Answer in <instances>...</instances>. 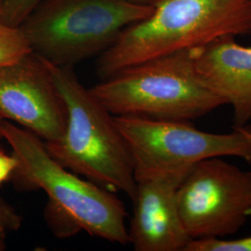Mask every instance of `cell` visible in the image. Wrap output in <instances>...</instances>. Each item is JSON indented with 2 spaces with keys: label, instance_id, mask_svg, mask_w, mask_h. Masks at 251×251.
Returning a JSON list of instances; mask_svg holds the SVG:
<instances>
[{
  "label": "cell",
  "instance_id": "5",
  "mask_svg": "<svg viewBox=\"0 0 251 251\" xmlns=\"http://www.w3.org/2000/svg\"><path fill=\"white\" fill-rule=\"evenodd\" d=\"M152 3L129 0H43L20 25L33 52L59 66L80 63L146 18Z\"/></svg>",
  "mask_w": 251,
  "mask_h": 251
},
{
  "label": "cell",
  "instance_id": "13",
  "mask_svg": "<svg viewBox=\"0 0 251 251\" xmlns=\"http://www.w3.org/2000/svg\"><path fill=\"white\" fill-rule=\"evenodd\" d=\"M184 251H251V236L234 240L222 238L191 240Z\"/></svg>",
  "mask_w": 251,
  "mask_h": 251
},
{
  "label": "cell",
  "instance_id": "12",
  "mask_svg": "<svg viewBox=\"0 0 251 251\" xmlns=\"http://www.w3.org/2000/svg\"><path fill=\"white\" fill-rule=\"evenodd\" d=\"M43 0H1L0 13L3 21L9 25L20 27Z\"/></svg>",
  "mask_w": 251,
  "mask_h": 251
},
{
  "label": "cell",
  "instance_id": "6",
  "mask_svg": "<svg viewBox=\"0 0 251 251\" xmlns=\"http://www.w3.org/2000/svg\"><path fill=\"white\" fill-rule=\"evenodd\" d=\"M128 150L136 182L157 174L189 171L198 162L236 156L251 163L246 126L228 134L202 131L188 121L114 116Z\"/></svg>",
  "mask_w": 251,
  "mask_h": 251
},
{
  "label": "cell",
  "instance_id": "2",
  "mask_svg": "<svg viewBox=\"0 0 251 251\" xmlns=\"http://www.w3.org/2000/svg\"><path fill=\"white\" fill-rule=\"evenodd\" d=\"M1 132L18 160L11 179L19 188L43 190L49 198L45 213L109 242L129 243L125 206L114 192L64 168L45 143L25 128L3 120Z\"/></svg>",
  "mask_w": 251,
  "mask_h": 251
},
{
  "label": "cell",
  "instance_id": "8",
  "mask_svg": "<svg viewBox=\"0 0 251 251\" xmlns=\"http://www.w3.org/2000/svg\"><path fill=\"white\" fill-rule=\"evenodd\" d=\"M0 117L44 143L62 137L67 120L65 104L45 60L35 52L0 66Z\"/></svg>",
  "mask_w": 251,
  "mask_h": 251
},
{
  "label": "cell",
  "instance_id": "15",
  "mask_svg": "<svg viewBox=\"0 0 251 251\" xmlns=\"http://www.w3.org/2000/svg\"><path fill=\"white\" fill-rule=\"evenodd\" d=\"M17 166L18 160L13 153L9 154L3 150H0V185L11 179Z\"/></svg>",
  "mask_w": 251,
  "mask_h": 251
},
{
  "label": "cell",
  "instance_id": "7",
  "mask_svg": "<svg viewBox=\"0 0 251 251\" xmlns=\"http://www.w3.org/2000/svg\"><path fill=\"white\" fill-rule=\"evenodd\" d=\"M178 206L192 240L237 233L251 212V171L221 156L198 162L178 189Z\"/></svg>",
  "mask_w": 251,
  "mask_h": 251
},
{
  "label": "cell",
  "instance_id": "17",
  "mask_svg": "<svg viewBox=\"0 0 251 251\" xmlns=\"http://www.w3.org/2000/svg\"><path fill=\"white\" fill-rule=\"evenodd\" d=\"M246 130H247V135H248V138L250 139L251 143V128H247L246 127Z\"/></svg>",
  "mask_w": 251,
  "mask_h": 251
},
{
  "label": "cell",
  "instance_id": "4",
  "mask_svg": "<svg viewBox=\"0 0 251 251\" xmlns=\"http://www.w3.org/2000/svg\"><path fill=\"white\" fill-rule=\"evenodd\" d=\"M89 90L113 116L191 122L225 105L199 79L191 49L128 66Z\"/></svg>",
  "mask_w": 251,
  "mask_h": 251
},
{
  "label": "cell",
  "instance_id": "3",
  "mask_svg": "<svg viewBox=\"0 0 251 251\" xmlns=\"http://www.w3.org/2000/svg\"><path fill=\"white\" fill-rule=\"evenodd\" d=\"M45 62L67 114L62 137L45 143L48 152L64 168L132 200L137 188L132 162L114 116L83 87L69 66Z\"/></svg>",
  "mask_w": 251,
  "mask_h": 251
},
{
  "label": "cell",
  "instance_id": "16",
  "mask_svg": "<svg viewBox=\"0 0 251 251\" xmlns=\"http://www.w3.org/2000/svg\"><path fill=\"white\" fill-rule=\"evenodd\" d=\"M132 2H136V3H142V4H150L152 3L154 0H129Z\"/></svg>",
  "mask_w": 251,
  "mask_h": 251
},
{
  "label": "cell",
  "instance_id": "10",
  "mask_svg": "<svg viewBox=\"0 0 251 251\" xmlns=\"http://www.w3.org/2000/svg\"><path fill=\"white\" fill-rule=\"evenodd\" d=\"M199 79L217 97L233 108V127L251 120V48L234 36H223L191 49Z\"/></svg>",
  "mask_w": 251,
  "mask_h": 251
},
{
  "label": "cell",
  "instance_id": "18",
  "mask_svg": "<svg viewBox=\"0 0 251 251\" xmlns=\"http://www.w3.org/2000/svg\"><path fill=\"white\" fill-rule=\"evenodd\" d=\"M3 118L0 117V141L3 139V136H2V132H1V126H2V122H3Z\"/></svg>",
  "mask_w": 251,
  "mask_h": 251
},
{
  "label": "cell",
  "instance_id": "11",
  "mask_svg": "<svg viewBox=\"0 0 251 251\" xmlns=\"http://www.w3.org/2000/svg\"><path fill=\"white\" fill-rule=\"evenodd\" d=\"M31 51L20 27L6 24L0 13V66L15 63Z\"/></svg>",
  "mask_w": 251,
  "mask_h": 251
},
{
  "label": "cell",
  "instance_id": "9",
  "mask_svg": "<svg viewBox=\"0 0 251 251\" xmlns=\"http://www.w3.org/2000/svg\"><path fill=\"white\" fill-rule=\"evenodd\" d=\"M189 171L166 172L136 182L128 231L135 251H184L192 240L178 206V189Z\"/></svg>",
  "mask_w": 251,
  "mask_h": 251
},
{
  "label": "cell",
  "instance_id": "19",
  "mask_svg": "<svg viewBox=\"0 0 251 251\" xmlns=\"http://www.w3.org/2000/svg\"><path fill=\"white\" fill-rule=\"evenodd\" d=\"M0 4H1V0H0Z\"/></svg>",
  "mask_w": 251,
  "mask_h": 251
},
{
  "label": "cell",
  "instance_id": "14",
  "mask_svg": "<svg viewBox=\"0 0 251 251\" xmlns=\"http://www.w3.org/2000/svg\"><path fill=\"white\" fill-rule=\"evenodd\" d=\"M23 217L18 211L0 197V251L6 249V241L10 233L18 231Z\"/></svg>",
  "mask_w": 251,
  "mask_h": 251
},
{
  "label": "cell",
  "instance_id": "1",
  "mask_svg": "<svg viewBox=\"0 0 251 251\" xmlns=\"http://www.w3.org/2000/svg\"><path fill=\"white\" fill-rule=\"evenodd\" d=\"M152 6L150 15L126 27L100 54L101 80L128 66L220 36L251 34V0H154Z\"/></svg>",
  "mask_w": 251,
  "mask_h": 251
}]
</instances>
